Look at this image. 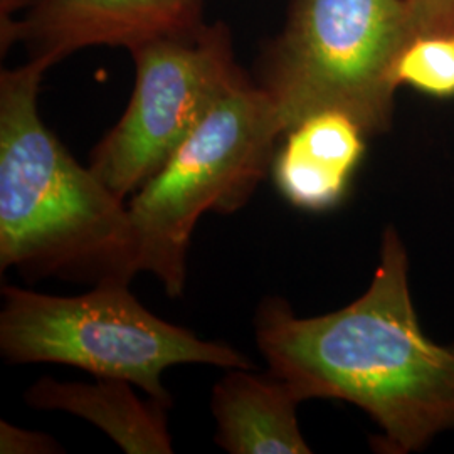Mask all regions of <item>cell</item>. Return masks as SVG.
I'll use <instances>...</instances> for the list:
<instances>
[{
    "instance_id": "cell-7",
    "label": "cell",
    "mask_w": 454,
    "mask_h": 454,
    "mask_svg": "<svg viewBox=\"0 0 454 454\" xmlns=\"http://www.w3.org/2000/svg\"><path fill=\"white\" fill-rule=\"evenodd\" d=\"M204 0H39L0 24L2 48L20 41L52 65L86 48L133 49L202 26Z\"/></svg>"
},
{
    "instance_id": "cell-5",
    "label": "cell",
    "mask_w": 454,
    "mask_h": 454,
    "mask_svg": "<svg viewBox=\"0 0 454 454\" xmlns=\"http://www.w3.org/2000/svg\"><path fill=\"white\" fill-rule=\"evenodd\" d=\"M409 41L406 0H293L258 82L283 135L326 110L352 116L367 137L384 133L399 88L394 67Z\"/></svg>"
},
{
    "instance_id": "cell-11",
    "label": "cell",
    "mask_w": 454,
    "mask_h": 454,
    "mask_svg": "<svg viewBox=\"0 0 454 454\" xmlns=\"http://www.w3.org/2000/svg\"><path fill=\"white\" fill-rule=\"evenodd\" d=\"M397 86L427 97L454 98V35H418L401 51L394 67Z\"/></svg>"
},
{
    "instance_id": "cell-13",
    "label": "cell",
    "mask_w": 454,
    "mask_h": 454,
    "mask_svg": "<svg viewBox=\"0 0 454 454\" xmlns=\"http://www.w3.org/2000/svg\"><path fill=\"white\" fill-rule=\"evenodd\" d=\"M61 451V446L48 434L26 431L9 422H0L2 454H51Z\"/></svg>"
},
{
    "instance_id": "cell-3",
    "label": "cell",
    "mask_w": 454,
    "mask_h": 454,
    "mask_svg": "<svg viewBox=\"0 0 454 454\" xmlns=\"http://www.w3.org/2000/svg\"><path fill=\"white\" fill-rule=\"evenodd\" d=\"M130 281L105 279L76 296L4 288L0 352L9 364H63L95 377L129 380L172 406L162 373L182 364L254 369L224 343L206 341L146 309Z\"/></svg>"
},
{
    "instance_id": "cell-12",
    "label": "cell",
    "mask_w": 454,
    "mask_h": 454,
    "mask_svg": "<svg viewBox=\"0 0 454 454\" xmlns=\"http://www.w3.org/2000/svg\"><path fill=\"white\" fill-rule=\"evenodd\" d=\"M411 39L454 35V0H406Z\"/></svg>"
},
{
    "instance_id": "cell-9",
    "label": "cell",
    "mask_w": 454,
    "mask_h": 454,
    "mask_svg": "<svg viewBox=\"0 0 454 454\" xmlns=\"http://www.w3.org/2000/svg\"><path fill=\"white\" fill-rule=\"evenodd\" d=\"M301 401L279 377L231 369L212 390L215 442L231 454H309L296 406Z\"/></svg>"
},
{
    "instance_id": "cell-6",
    "label": "cell",
    "mask_w": 454,
    "mask_h": 454,
    "mask_svg": "<svg viewBox=\"0 0 454 454\" xmlns=\"http://www.w3.org/2000/svg\"><path fill=\"white\" fill-rule=\"evenodd\" d=\"M130 103L95 146L90 167L118 199L162 168L227 91L246 78L223 24L144 43L130 51Z\"/></svg>"
},
{
    "instance_id": "cell-8",
    "label": "cell",
    "mask_w": 454,
    "mask_h": 454,
    "mask_svg": "<svg viewBox=\"0 0 454 454\" xmlns=\"http://www.w3.org/2000/svg\"><path fill=\"white\" fill-rule=\"evenodd\" d=\"M367 133L341 112L309 114L283 135L271 174L292 206L303 211H328L347 194L362 157Z\"/></svg>"
},
{
    "instance_id": "cell-2",
    "label": "cell",
    "mask_w": 454,
    "mask_h": 454,
    "mask_svg": "<svg viewBox=\"0 0 454 454\" xmlns=\"http://www.w3.org/2000/svg\"><path fill=\"white\" fill-rule=\"evenodd\" d=\"M52 63L0 73V266L24 275L131 281L138 273L127 202L82 167L41 120Z\"/></svg>"
},
{
    "instance_id": "cell-10",
    "label": "cell",
    "mask_w": 454,
    "mask_h": 454,
    "mask_svg": "<svg viewBox=\"0 0 454 454\" xmlns=\"http://www.w3.org/2000/svg\"><path fill=\"white\" fill-rule=\"evenodd\" d=\"M133 384L97 377L93 384L58 382L43 377L26 392V403L41 411H65L98 426L129 454H170L167 411L170 404L142 401Z\"/></svg>"
},
{
    "instance_id": "cell-4",
    "label": "cell",
    "mask_w": 454,
    "mask_h": 454,
    "mask_svg": "<svg viewBox=\"0 0 454 454\" xmlns=\"http://www.w3.org/2000/svg\"><path fill=\"white\" fill-rule=\"evenodd\" d=\"M281 137L275 106L260 84L243 78L232 86L127 202L138 273L157 276L170 298H180L199 219L246 206L271 170Z\"/></svg>"
},
{
    "instance_id": "cell-1",
    "label": "cell",
    "mask_w": 454,
    "mask_h": 454,
    "mask_svg": "<svg viewBox=\"0 0 454 454\" xmlns=\"http://www.w3.org/2000/svg\"><path fill=\"white\" fill-rule=\"evenodd\" d=\"M256 341L270 372L300 401L340 399L364 409L382 431L384 453L419 450L454 427V347L422 333L394 229L384 232L372 283L354 303L298 318L281 298H266Z\"/></svg>"
},
{
    "instance_id": "cell-14",
    "label": "cell",
    "mask_w": 454,
    "mask_h": 454,
    "mask_svg": "<svg viewBox=\"0 0 454 454\" xmlns=\"http://www.w3.org/2000/svg\"><path fill=\"white\" fill-rule=\"evenodd\" d=\"M39 0H0V24L12 20L19 11H29Z\"/></svg>"
}]
</instances>
